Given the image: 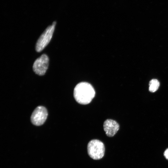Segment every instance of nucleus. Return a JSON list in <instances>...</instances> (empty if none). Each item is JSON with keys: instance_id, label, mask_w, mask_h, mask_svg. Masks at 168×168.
<instances>
[{"instance_id": "nucleus-1", "label": "nucleus", "mask_w": 168, "mask_h": 168, "mask_svg": "<svg viewBox=\"0 0 168 168\" xmlns=\"http://www.w3.org/2000/svg\"><path fill=\"white\" fill-rule=\"evenodd\" d=\"M95 95V91L93 86L89 83L82 82L75 87L73 96L78 103L86 105L90 103Z\"/></svg>"}, {"instance_id": "nucleus-2", "label": "nucleus", "mask_w": 168, "mask_h": 168, "mask_svg": "<svg viewBox=\"0 0 168 168\" xmlns=\"http://www.w3.org/2000/svg\"><path fill=\"white\" fill-rule=\"evenodd\" d=\"M87 150L89 156L95 160L100 159L104 156L105 147L104 143L97 139H93L88 142Z\"/></svg>"}, {"instance_id": "nucleus-3", "label": "nucleus", "mask_w": 168, "mask_h": 168, "mask_svg": "<svg viewBox=\"0 0 168 168\" xmlns=\"http://www.w3.org/2000/svg\"><path fill=\"white\" fill-rule=\"evenodd\" d=\"M56 22L48 26L40 36L36 44L35 49L39 52L42 51L50 42L54 32Z\"/></svg>"}, {"instance_id": "nucleus-4", "label": "nucleus", "mask_w": 168, "mask_h": 168, "mask_svg": "<svg viewBox=\"0 0 168 168\" xmlns=\"http://www.w3.org/2000/svg\"><path fill=\"white\" fill-rule=\"evenodd\" d=\"M49 63L48 57L46 54H43L34 62L33 66V70L38 75H43L48 68Z\"/></svg>"}, {"instance_id": "nucleus-5", "label": "nucleus", "mask_w": 168, "mask_h": 168, "mask_svg": "<svg viewBox=\"0 0 168 168\" xmlns=\"http://www.w3.org/2000/svg\"><path fill=\"white\" fill-rule=\"evenodd\" d=\"M48 112L46 108L43 106H38L34 110L31 116L32 123L36 126L42 125L46 120Z\"/></svg>"}, {"instance_id": "nucleus-6", "label": "nucleus", "mask_w": 168, "mask_h": 168, "mask_svg": "<svg viewBox=\"0 0 168 168\" xmlns=\"http://www.w3.org/2000/svg\"><path fill=\"white\" fill-rule=\"evenodd\" d=\"M103 128L106 135L112 137L119 130V126L115 121L111 119H107L104 122Z\"/></svg>"}, {"instance_id": "nucleus-7", "label": "nucleus", "mask_w": 168, "mask_h": 168, "mask_svg": "<svg viewBox=\"0 0 168 168\" xmlns=\"http://www.w3.org/2000/svg\"><path fill=\"white\" fill-rule=\"evenodd\" d=\"M160 85L158 81L156 79L151 80L149 83V90L152 92H155L158 89Z\"/></svg>"}, {"instance_id": "nucleus-8", "label": "nucleus", "mask_w": 168, "mask_h": 168, "mask_svg": "<svg viewBox=\"0 0 168 168\" xmlns=\"http://www.w3.org/2000/svg\"><path fill=\"white\" fill-rule=\"evenodd\" d=\"M164 155L165 158L168 160V148H167L164 151Z\"/></svg>"}]
</instances>
